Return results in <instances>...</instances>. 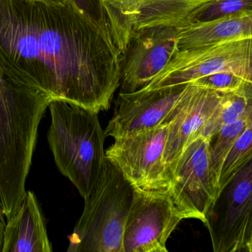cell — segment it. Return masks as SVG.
Returning <instances> with one entry per match:
<instances>
[{"label": "cell", "instance_id": "obj_1", "mask_svg": "<svg viewBox=\"0 0 252 252\" xmlns=\"http://www.w3.org/2000/svg\"><path fill=\"white\" fill-rule=\"evenodd\" d=\"M0 69L53 100L99 112L121 86V53L110 33L71 0H0Z\"/></svg>", "mask_w": 252, "mask_h": 252}, {"label": "cell", "instance_id": "obj_2", "mask_svg": "<svg viewBox=\"0 0 252 252\" xmlns=\"http://www.w3.org/2000/svg\"><path fill=\"white\" fill-rule=\"evenodd\" d=\"M53 100L0 69V193L6 220L25 198L38 126Z\"/></svg>", "mask_w": 252, "mask_h": 252}, {"label": "cell", "instance_id": "obj_3", "mask_svg": "<svg viewBox=\"0 0 252 252\" xmlns=\"http://www.w3.org/2000/svg\"><path fill=\"white\" fill-rule=\"evenodd\" d=\"M49 146L59 171L85 198L97 183L106 162V135L97 113L75 104L53 100Z\"/></svg>", "mask_w": 252, "mask_h": 252}, {"label": "cell", "instance_id": "obj_4", "mask_svg": "<svg viewBox=\"0 0 252 252\" xmlns=\"http://www.w3.org/2000/svg\"><path fill=\"white\" fill-rule=\"evenodd\" d=\"M133 187L106 158L84 212L69 238L68 252H124V229Z\"/></svg>", "mask_w": 252, "mask_h": 252}, {"label": "cell", "instance_id": "obj_5", "mask_svg": "<svg viewBox=\"0 0 252 252\" xmlns=\"http://www.w3.org/2000/svg\"><path fill=\"white\" fill-rule=\"evenodd\" d=\"M205 226L215 252H249L252 241V155L218 192Z\"/></svg>", "mask_w": 252, "mask_h": 252}, {"label": "cell", "instance_id": "obj_6", "mask_svg": "<svg viewBox=\"0 0 252 252\" xmlns=\"http://www.w3.org/2000/svg\"><path fill=\"white\" fill-rule=\"evenodd\" d=\"M219 72L236 74L252 83V37L179 50L148 89L188 84Z\"/></svg>", "mask_w": 252, "mask_h": 252}, {"label": "cell", "instance_id": "obj_7", "mask_svg": "<svg viewBox=\"0 0 252 252\" xmlns=\"http://www.w3.org/2000/svg\"><path fill=\"white\" fill-rule=\"evenodd\" d=\"M168 124L115 139L106 158L118 168L133 189L162 190L170 187V176L164 164Z\"/></svg>", "mask_w": 252, "mask_h": 252}, {"label": "cell", "instance_id": "obj_8", "mask_svg": "<svg viewBox=\"0 0 252 252\" xmlns=\"http://www.w3.org/2000/svg\"><path fill=\"white\" fill-rule=\"evenodd\" d=\"M210 142L200 136L184 149L172 169L168 189L183 220L195 219L204 225L219 192L212 170Z\"/></svg>", "mask_w": 252, "mask_h": 252}, {"label": "cell", "instance_id": "obj_9", "mask_svg": "<svg viewBox=\"0 0 252 252\" xmlns=\"http://www.w3.org/2000/svg\"><path fill=\"white\" fill-rule=\"evenodd\" d=\"M183 220L169 189H133L124 229V252H167V240Z\"/></svg>", "mask_w": 252, "mask_h": 252}, {"label": "cell", "instance_id": "obj_10", "mask_svg": "<svg viewBox=\"0 0 252 252\" xmlns=\"http://www.w3.org/2000/svg\"><path fill=\"white\" fill-rule=\"evenodd\" d=\"M182 27L142 28L130 35L121 54V92L128 93L148 85L175 56Z\"/></svg>", "mask_w": 252, "mask_h": 252}, {"label": "cell", "instance_id": "obj_11", "mask_svg": "<svg viewBox=\"0 0 252 252\" xmlns=\"http://www.w3.org/2000/svg\"><path fill=\"white\" fill-rule=\"evenodd\" d=\"M210 0H102L111 35L120 53L134 31L150 27L188 25L189 15Z\"/></svg>", "mask_w": 252, "mask_h": 252}, {"label": "cell", "instance_id": "obj_12", "mask_svg": "<svg viewBox=\"0 0 252 252\" xmlns=\"http://www.w3.org/2000/svg\"><path fill=\"white\" fill-rule=\"evenodd\" d=\"M220 91L192 83L187 84L164 123L168 124V128L164 161L170 176L184 149L197 138H207V129L220 105Z\"/></svg>", "mask_w": 252, "mask_h": 252}, {"label": "cell", "instance_id": "obj_13", "mask_svg": "<svg viewBox=\"0 0 252 252\" xmlns=\"http://www.w3.org/2000/svg\"><path fill=\"white\" fill-rule=\"evenodd\" d=\"M187 84L157 89L142 87L120 92L113 116L106 127V136L114 139L156 128L164 124L182 96Z\"/></svg>", "mask_w": 252, "mask_h": 252}, {"label": "cell", "instance_id": "obj_14", "mask_svg": "<svg viewBox=\"0 0 252 252\" xmlns=\"http://www.w3.org/2000/svg\"><path fill=\"white\" fill-rule=\"evenodd\" d=\"M45 219L35 193L26 191L16 213L6 220L1 252H51Z\"/></svg>", "mask_w": 252, "mask_h": 252}, {"label": "cell", "instance_id": "obj_15", "mask_svg": "<svg viewBox=\"0 0 252 252\" xmlns=\"http://www.w3.org/2000/svg\"><path fill=\"white\" fill-rule=\"evenodd\" d=\"M250 37H252V10L211 22H197L182 27L178 38V49L198 48Z\"/></svg>", "mask_w": 252, "mask_h": 252}, {"label": "cell", "instance_id": "obj_16", "mask_svg": "<svg viewBox=\"0 0 252 252\" xmlns=\"http://www.w3.org/2000/svg\"><path fill=\"white\" fill-rule=\"evenodd\" d=\"M220 93V105L207 130V138L210 139L216 136L224 124L252 116V82L246 81L236 90Z\"/></svg>", "mask_w": 252, "mask_h": 252}, {"label": "cell", "instance_id": "obj_17", "mask_svg": "<svg viewBox=\"0 0 252 252\" xmlns=\"http://www.w3.org/2000/svg\"><path fill=\"white\" fill-rule=\"evenodd\" d=\"M252 124V116L235 120L224 124L216 136L210 139V160L218 189L222 167L229 150L238 138Z\"/></svg>", "mask_w": 252, "mask_h": 252}, {"label": "cell", "instance_id": "obj_18", "mask_svg": "<svg viewBox=\"0 0 252 252\" xmlns=\"http://www.w3.org/2000/svg\"><path fill=\"white\" fill-rule=\"evenodd\" d=\"M252 10V0H210L195 9L188 18V25L217 20L245 10Z\"/></svg>", "mask_w": 252, "mask_h": 252}, {"label": "cell", "instance_id": "obj_19", "mask_svg": "<svg viewBox=\"0 0 252 252\" xmlns=\"http://www.w3.org/2000/svg\"><path fill=\"white\" fill-rule=\"evenodd\" d=\"M252 155V124L238 138L235 144L229 150L220 172L219 191L229 181L235 172Z\"/></svg>", "mask_w": 252, "mask_h": 252}, {"label": "cell", "instance_id": "obj_20", "mask_svg": "<svg viewBox=\"0 0 252 252\" xmlns=\"http://www.w3.org/2000/svg\"><path fill=\"white\" fill-rule=\"evenodd\" d=\"M246 81L244 78L232 72H219L201 77L190 83L217 91L226 92L236 90Z\"/></svg>", "mask_w": 252, "mask_h": 252}, {"label": "cell", "instance_id": "obj_21", "mask_svg": "<svg viewBox=\"0 0 252 252\" xmlns=\"http://www.w3.org/2000/svg\"><path fill=\"white\" fill-rule=\"evenodd\" d=\"M71 1L84 14L111 34L109 20L102 0H71Z\"/></svg>", "mask_w": 252, "mask_h": 252}, {"label": "cell", "instance_id": "obj_22", "mask_svg": "<svg viewBox=\"0 0 252 252\" xmlns=\"http://www.w3.org/2000/svg\"><path fill=\"white\" fill-rule=\"evenodd\" d=\"M0 222L6 223L5 216H4V209H3L2 201H1V193H0Z\"/></svg>", "mask_w": 252, "mask_h": 252}, {"label": "cell", "instance_id": "obj_23", "mask_svg": "<svg viewBox=\"0 0 252 252\" xmlns=\"http://www.w3.org/2000/svg\"><path fill=\"white\" fill-rule=\"evenodd\" d=\"M4 223L0 222V252L1 251L2 247L3 231H4Z\"/></svg>", "mask_w": 252, "mask_h": 252}, {"label": "cell", "instance_id": "obj_24", "mask_svg": "<svg viewBox=\"0 0 252 252\" xmlns=\"http://www.w3.org/2000/svg\"><path fill=\"white\" fill-rule=\"evenodd\" d=\"M28 1H41L46 3H62L66 0H28Z\"/></svg>", "mask_w": 252, "mask_h": 252}, {"label": "cell", "instance_id": "obj_25", "mask_svg": "<svg viewBox=\"0 0 252 252\" xmlns=\"http://www.w3.org/2000/svg\"><path fill=\"white\" fill-rule=\"evenodd\" d=\"M252 252V241L251 244H250V249H249V252Z\"/></svg>", "mask_w": 252, "mask_h": 252}]
</instances>
